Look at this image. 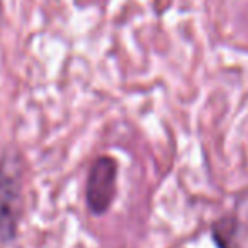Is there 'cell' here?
<instances>
[{"mask_svg": "<svg viewBox=\"0 0 248 248\" xmlns=\"http://www.w3.org/2000/svg\"><path fill=\"white\" fill-rule=\"evenodd\" d=\"M22 207L21 163L14 155L0 160V240L9 243L16 238Z\"/></svg>", "mask_w": 248, "mask_h": 248, "instance_id": "obj_1", "label": "cell"}, {"mask_svg": "<svg viewBox=\"0 0 248 248\" xmlns=\"http://www.w3.org/2000/svg\"><path fill=\"white\" fill-rule=\"evenodd\" d=\"M117 162L110 156H99L87 177V204L93 214H104L116 196Z\"/></svg>", "mask_w": 248, "mask_h": 248, "instance_id": "obj_2", "label": "cell"}]
</instances>
